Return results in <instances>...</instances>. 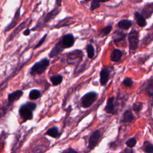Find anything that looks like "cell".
I'll list each match as a JSON object with an SVG mask.
<instances>
[{
  "mask_svg": "<svg viewBox=\"0 0 153 153\" xmlns=\"http://www.w3.org/2000/svg\"><path fill=\"white\" fill-rule=\"evenodd\" d=\"M49 65L50 60L47 58H44L32 66L30 73L31 75H40L45 71Z\"/></svg>",
  "mask_w": 153,
  "mask_h": 153,
  "instance_id": "6da1fadb",
  "label": "cell"
},
{
  "mask_svg": "<svg viewBox=\"0 0 153 153\" xmlns=\"http://www.w3.org/2000/svg\"><path fill=\"white\" fill-rule=\"evenodd\" d=\"M97 96V93L94 91H90L84 94L81 99V105L82 107H90L96 100Z\"/></svg>",
  "mask_w": 153,
  "mask_h": 153,
  "instance_id": "7a4b0ae2",
  "label": "cell"
},
{
  "mask_svg": "<svg viewBox=\"0 0 153 153\" xmlns=\"http://www.w3.org/2000/svg\"><path fill=\"white\" fill-rule=\"evenodd\" d=\"M129 48L131 50H134L137 48L139 43L138 32L136 30H132L128 35Z\"/></svg>",
  "mask_w": 153,
  "mask_h": 153,
  "instance_id": "3957f363",
  "label": "cell"
},
{
  "mask_svg": "<svg viewBox=\"0 0 153 153\" xmlns=\"http://www.w3.org/2000/svg\"><path fill=\"white\" fill-rule=\"evenodd\" d=\"M83 53L80 50H75L74 51L70 52L67 54L66 61L68 63H75L76 60L80 61L82 59Z\"/></svg>",
  "mask_w": 153,
  "mask_h": 153,
  "instance_id": "277c9868",
  "label": "cell"
},
{
  "mask_svg": "<svg viewBox=\"0 0 153 153\" xmlns=\"http://www.w3.org/2000/svg\"><path fill=\"white\" fill-rule=\"evenodd\" d=\"M59 42L63 48H68L74 45L75 43V38L72 34L68 33L65 35Z\"/></svg>",
  "mask_w": 153,
  "mask_h": 153,
  "instance_id": "5b68a950",
  "label": "cell"
},
{
  "mask_svg": "<svg viewBox=\"0 0 153 153\" xmlns=\"http://www.w3.org/2000/svg\"><path fill=\"white\" fill-rule=\"evenodd\" d=\"M19 114L21 117H22L25 121L31 120L33 117L32 111L27 106L26 104L23 105L20 107L19 109Z\"/></svg>",
  "mask_w": 153,
  "mask_h": 153,
  "instance_id": "8992f818",
  "label": "cell"
},
{
  "mask_svg": "<svg viewBox=\"0 0 153 153\" xmlns=\"http://www.w3.org/2000/svg\"><path fill=\"white\" fill-rule=\"evenodd\" d=\"M101 134L99 130H96L93 132V133L91 135V136L89 138L88 140V148L90 149H93L96 145H97L100 137Z\"/></svg>",
  "mask_w": 153,
  "mask_h": 153,
  "instance_id": "52a82bcc",
  "label": "cell"
},
{
  "mask_svg": "<svg viewBox=\"0 0 153 153\" xmlns=\"http://www.w3.org/2000/svg\"><path fill=\"white\" fill-rule=\"evenodd\" d=\"M110 72L108 68H103L100 72V82L101 85H105L109 79Z\"/></svg>",
  "mask_w": 153,
  "mask_h": 153,
  "instance_id": "ba28073f",
  "label": "cell"
},
{
  "mask_svg": "<svg viewBox=\"0 0 153 153\" xmlns=\"http://www.w3.org/2000/svg\"><path fill=\"white\" fill-rule=\"evenodd\" d=\"M61 9L59 8V7H56L54 8H53L52 10H51L50 12H48L47 13V14L45 16L44 22L45 23L48 22L49 21H50L51 20H52L53 19L55 18V17L59 14L60 11Z\"/></svg>",
  "mask_w": 153,
  "mask_h": 153,
  "instance_id": "9c48e42d",
  "label": "cell"
},
{
  "mask_svg": "<svg viewBox=\"0 0 153 153\" xmlns=\"http://www.w3.org/2000/svg\"><path fill=\"white\" fill-rule=\"evenodd\" d=\"M63 49L64 48L61 46L60 42L58 41L54 45V47L52 48L51 50L50 51V52L49 53V57L50 58H53V57L59 55L60 53H61L63 51Z\"/></svg>",
  "mask_w": 153,
  "mask_h": 153,
  "instance_id": "30bf717a",
  "label": "cell"
},
{
  "mask_svg": "<svg viewBox=\"0 0 153 153\" xmlns=\"http://www.w3.org/2000/svg\"><path fill=\"white\" fill-rule=\"evenodd\" d=\"M134 119V116L133 113L130 110H126L123 115V117L121 120V122L123 123H130L132 122Z\"/></svg>",
  "mask_w": 153,
  "mask_h": 153,
  "instance_id": "8fae6325",
  "label": "cell"
},
{
  "mask_svg": "<svg viewBox=\"0 0 153 153\" xmlns=\"http://www.w3.org/2000/svg\"><path fill=\"white\" fill-rule=\"evenodd\" d=\"M114 97H110L108 99L106 102V105L105 108V111L108 114H115L114 104Z\"/></svg>",
  "mask_w": 153,
  "mask_h": 153,
  "instance_id": "7c38bea8",
  "label": "cell"
},
{
  "mask_svg": "<svg viewBox=\"0 0 153 153\" xmlns=\"http://www.w3.org/2000/svg\"><path fill=\"white\" fill-rule=\"evenodd\" d=\"M23 94V93L22 90H16V91H14V92L8 94V100L10 103H12L14 101H16L22 97Z\"/></svg>",
  "mask_w": 153,
  "mask_h": 153,
  "instance_id": "4fadbf2b",
  "label": "cell"
},
{
  "mask_svg": "<svg viewBox=\"0 0 153 153\" xmlns=\"http://www.w3.org/2000/svg\"><path fill=\"white\" fill-rule=\"evenodd\" d=\"M122 55L123 53L120 49H114L110 55V59L111 61L114 62H118L121 59Z\"/></svg>",
  "mask_w": 153,
  "mask_h": 153,
  "instance_id": "5bb4252c",
  "label": "cell"
},
{
  "mask_svg": "<svg viewBox=\"0 0 153 153\" xmlns=\"http://www.w3.org/2000/svg\"><path fill=\"white\" fill-rule=\"evenodd\" d=\"M20 8H19V9L17 10V11H16L15 15H14V17L13 19V20L11 21V22L10 23V25H8L7 26V27H6V29H5V31L7 32L10 29H11L12 28H13L14 26H16V25H17V22L19 21V17H20Z\"/></svg>",
  "mask_w": 153,
  "mask_h": 153,
  "instance_id": "9a60e30c",
  "label": "cell"
},
{
  "mask_svg": "<svg viewBox=\"0 0 153 153\" xmlns=\"http://www.w3.org/2000/svg\"><path fill=\"white\" fill-rule=\"evenodd\" d=\"M126 36V34L122 31L116 30L112 34V39L114 42H118L124 40Z\"/></svg>",
  "mask_w": 153,
  "mask_h": 153,
  "instance_id": "2e32d148",
  "label": "cell"
},
{
  "mask_svg": "<svg viewBox=\"0 0 153 153\" xmlns=\"http://www.w3.org/2000/svg\"><path fill=\"white\" fill-rule=\"evenodd\" d=\"M131 25H132L131 22L130 20H126V19L121 20L117 23V26L120 28H121V29H124V30L128 29L131 27Z\"/></svg>",
  "mask_w": 153,
  "mask_h": 153,
  "instance_id": "e0dca14e",
  "label": "cell"
},
{
  "mask_svg": "<svg viewBox=\"0 0 153 153\" xmlns=\"http://www.w3.org/2000/svg\"><path fill=\"white\" fill-rule=\"evenodd\" d=\"M134 18H135V20H136L137 25L139 26L143 27L146 25V20H145L144 17L142 14H140L139 13L136 12L134 13Z\"/></svg>",
  "mask_w": 153,
  "mask_h": 153,
  "instance_id": "ac0fdd59",
  "label": "cell"
},
{
  "mask_svg": "<svg viewBox=\"0 0 153 153\" xmlns=\"http://www.w3.org/2000/svg\"><path fill=\"white\" fill-rule=\"evenodd\" d=\"M140 148L145 153H153V144L149 141H145Z\"/></svg>",
  "mask_w": 153,
  "mask_h": 153,
  "instance_id": "d6986e66",
  "label": "cell"
},
{
  "mask_svg": "<svg viewBox=\"0 0 153 153\" xmlns=\"http://www.w3.org/2000/svg\"><path fill=\"white\" fill-rule=\"evenodd\" d=\"M50 81L52 84L54 86L59 85L63 81V76L61 75H53L50 77Z\"/></svg>",
  "mask_w": 153,
  "mask_h": 153,
  "instance_id": "ffe728a7",
  "label": "cell"
},
{
  "mask_svg": "<svg viewBox=\"0 0 153 153\" xmlns=\"http://www.w3.org/2000/svg\"><path fill=\"white\" fill-rule=\"evenodd\" d=\"M45 134L51 136V137H53L54 138H56L59 136V130H58L57 127H53L50 128V129H48L46 131Z\"/></svg>",
  "mask_w": 153,
  "mask_h": 153,
  "instance_id": "44dd1931",
  "label": "cell"
},
{
  "mask_svg": "<svg viewBox=\"0 0 153 153\" xmlns=\"http://www.w3.org/2000/svg\"><path fill=\"white\" fill-rule=\"evenodd\" d=\"M109 1V0H92L90 5V10L91 11H94L100 7L101 2H105Z\"/></svg>",
  "mask_w": 153,
  "mask_h": 153,
  "instance_id": "7402d4cb",
  "label": "cell"
},
{
  "mask_svg": "<svg viewBox=\"0 0 153 153\" xmlns=\"http://www.w3.org/2000/svg\"><path fill=\"white\" fill-rule=\"evenodd\" d=\"M29 96L31 100H36L41 96V92L38 90L33 89L30 91Z\"/></svg>",
  "mask_w": 153,
  "mask_h": 153,
  "instance_id": "603a6c76",
  "label": "cell"
},
{
  "mask_svg": "<svg viewBox=\"0 0 153 153\" xmlns=\"http://www.w3.org/2000/svg\"><path fill=\"white\" fill-rule=\"evenodd\" d=\"M87 56L89 59H92L94 56V48L91 44H88L86 47Z\"/></svg>",
  "mask_w": 153,
  "mask_h": 153,
  "instance_id": "cb8c5ba5",
  "label": "cell"
},
{
  "mask_svg": "<svg viewBox=\"0 0 153 153\" xmlns=\"http://www.w3.org/2000/svg\"><path fill=\"white\" fill-rule=\"evenodd\" d=\"M112 29V26L111 25H108V26L105 27L100 31L101 36L103 37V36H105L108 35L111 32Z\"/></svg>",
  "mask_w": 153,
  "mask_h": 153,
  "instance_id": "d4e9b609",
  "label": "cell"
},
{
  "mask_svg": "<svg viewBox=\"0 0 153 153\" xmlns=\"http://www.w3.org/2000/svg\"><path fill=\"white\" fill-rule=\"evenodd\" d=\"M136 143H137V139L135 137H131L126 141V144L128 148H132L134 146H135Z\"/></svg>",
  "mask_w": 153,
  "mask_h": 153,
  "instance_id": "484cf974",
  "label": "cell"
},
{
  "mask_svg": "<svg viewBox=\"0 0 153 153\" xmlns=\"http://www.w3.org/2000/svg\"><path fill=\"white\" fill-rule=\"evenodd\" d=\"M143 108V105L142 103H134L133 105V110L136 112H140Z\"/></svg>",
  "mask_w": 153,
  "mask_h": 153,
  "instance_id": "4316f807",
  "label": "cell"
},
{
  "mask_svg": "<svg viewBox=\"0 0 153 153\" xmlns=\"http://www.w3.org/2000/svg\"><path fill=\"white\" fill-rule=\"evenodd\" d=\"M133 80H132L130 78H128V77L125 78L123 79V84L125 86H126V87H131V86L133 85Z\"/></svg>",
  "mask_w": 153,
  "mask_h": 153,
  "instance_id": "83f0119b",
  "label": "cell"
},
{
  "mask_svg": "<svg viewBox=\"0 0 153 153\" xmlns=\"http://www.w3.org/2000/svg\"><path fill=\"white\" fill-rule=\"evenodd\" d=\"M147 93L150 96L153 97V82L149 83L146 88Z\"/></svg>",
  "mask_w": 153,
  "mask_h": 153,
  "instance_id": "f1b7e54d",
  "label": "cell"
},
{
  "mask_svg": "<svg viewBox=\"0 0 153 153\" xmlns=\"http://www.w3.org/2000/svg\"><path fill=\"white\" fill-rule=\"evenodd\" d=\"M47 34H45L42 37V38L39 41V42L35 45V47H34V48H33V50H35V49H36L37 48H38V47H39L44 42V41H45V39H46V38H47Z\"/></svg>",
  "mask_w": 153,
  "mask_h": 153,
  "instance_id": "f546056e",
  "label": "cell"
},
{
  "mask_svg": "<svg viewBox=\"0 0 153 153\" xmlns=\"http://www.w3.org/2000/svg\"><path fill=\"white\" fill-rule=\"evenodd\" d=\"M27 106L32 110V111H34L36 108V104L35 103H33V102H27L26 103Z\"/></svg>",
  "mask_w": 153,
  "mask_h": 153,
  "instance_id": "4dcf8cb0",
  "label": "cell"
},
{
  "mask_svg": "<svg viewBox=\"0 0 153 153\" xmlns=\"http://www.w3.org/2000/svg\"><path fill=\"white\" fill-rule=\"evenodd\" d=\"M124 153H134V152L131 148H126L124 150Z\"/></svg>",
  "mask_w": 153,
  "mask_h": 153,
  "instance_id": "1f68e13d",
  "label": "cell"
},
{
  "mask_svg": "<svg viewBox=\"0 0 153 153\" xmlns=\"http://www.w3.org/2000/svg\"><path fill=\"white\" fill-rule=\"evenodd\" d=\"M30 30L29 29H26L24 32H23V35H25V36H27V35H29V34H30Z\"/></svg>",
  "mask_w": 153,
  "mask_h": 153,
  "instance_id": "d6a6232c",
  "label": "cell"
},
{
  "mask_svg": "<svg viewBox=\"0 0 153 153\" xmlns=\"http://www.w3.org/2000/svg\"><path fill=\"white\" fill-rule=\"evenodd\" d=\"M66 153H77V152H76L75 150H74V149L70 148H69V149L67 150V151H66Z\"/></svg>",
  "mask_w": 153,
  "mask_h": 153,
  "instance_id": "836d02e7",
  "label": "cell"
},
{
  "mask_svg": "<svg viewBox=\"0 0 153 153\" xmlns=\"http://www.w3.org/2000/svg\"><path fill=\"white\" fill-rule=\"evenodd\" d=\"M56 2L57 7H60L62 5V0H56Z\"/></svg>",
  "mask_w": 153,
  "mask_h": 153,
  "instance_id": "e575fe53",
  "label": "cell"
}]
</instances>
